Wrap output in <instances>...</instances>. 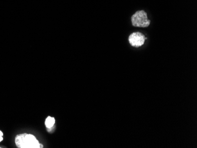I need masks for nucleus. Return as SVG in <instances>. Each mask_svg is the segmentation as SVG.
<instances>
[{
	"instance_id": "obj_1",
	"label": "nucleus",
	"mask_w": 197,
	"mask_h": 148,
	"mask_svg": "<svg viewBox=\"0 0 197 148\" xmlns=\"http://www.w3.org/2000/svg\"><path fill=\"white\" fill-rule=\"evenodd\" d=\"M17 146L19 148H40L43 145L40 144L36 137L31 134L23 133L17 135L15 139Z\"/></svg>"
},
{
	"instance_id": "obj_2",
	"label": "nucleus",
	"mask_w": 197,
	"mask_h": 148,
	"mask_svg": "<svg viewBox=\"0 0 197 148\" xmlns=\"http://www.w3.org/2000/svg\"><path fill=\"white\" fill-rule=\"evenodd\" d=\"M132 25L134 27L145 28L150 24V20L148 18L146 12L143 10L137 11L132 15L131 18Z\"/></svg>"
},
{
	"instance_id": "obj_3",
	"label": "nucleus",
	"mask_w": 197,
	"mask_h": 148,
	"mask_svg": "<svg viewBox=\"0 0 197 148\" xmlns=\"http://www.w3.org/2000/svg\"><path fill=\"white\" fill-rule=\"evenodd\" d=\"M146 39L145 36L141 32H136L129 36V42L132 47L137 48L143 45Z\"/></svg>"
},
{
	"instance_id": "obj_4",
	"label": "nucleus",
	"mask_w": 197,
	"mask_h": 148,
	"mask_svg": "<svg viewBox=\"0 0 197 148\" xmlns=\"http://www.w3.org/2000/svg\"><path fill=\"white\" fill-rule=\"evenodd\" d=\"M55 123V119L54 117H51L50 116H48L45 122V125L46 126L47 129H51Z\"/></svg>"
},
{
	"instance_id": "obj_5",
	"label": "nucleus",
	"mask_w": 197,
	"mask_h": 148,
	"mask_svg": "<svg viewBox=\"0 0 197 148\" xmlns=\"http://www.w3.org/2000/svg\"><path fill=\"white\" fill-rule=\"evenodd\" d=\"M3 140V136H0V142H1V141H2Z\"/></svg>"
},
{
	"instance_id": "obj_6",
	"label": "nucleus",
	"mask_w": 197,
	"mask_h": 148,
	"mask_svg": "<svg viewBox=\"0 0 197 148\" xmlns=\"http://www.w3.org/2000/svg\"><path fill=\"white\" fill-rule=\"evenodd\" d=\"M0 136H3V133L0 130Z\"/></svg>"
}]
</instances>
